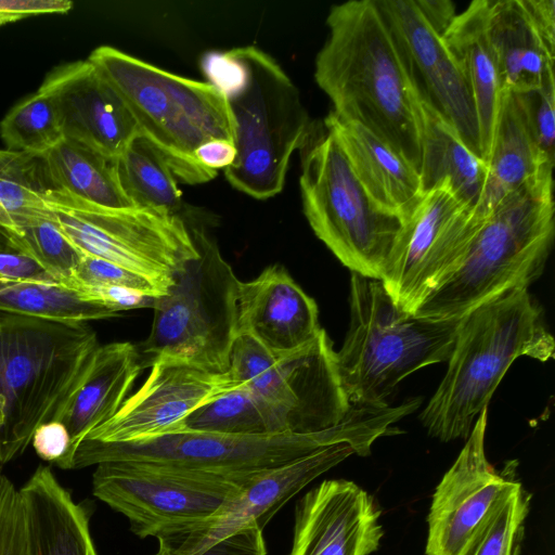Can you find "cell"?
Listing matches in <instances>:
<instances>
[{"instance_id": "cell-26", "label": "cell", "mask_w": 555, "mask_h": 555, "mask_svg": "<svg viewBox=\"0 0 555 555\" xmlns=\"http://www.w3.org/2000/svg\"><path fill=\"white\" fill-rule=\"evenodd\" d=\"M418 100L422 120L420 177L423 193L448 180L456 194L476 209L485 190L488 164L464 144L455 128L420 88Z\"/></svg>"}, {"instance_id": "cell-23", "label": "cell", "mask_w": 555, "mask_h": 555, "mask_svg": "<svg viewBox=\"0 0 555 555\" xmlns=\"http://www.w3.org/2000/svg\"><path fill=\"white\" fill-rule=\"evenodd\" d=\"M489 0H475L455 14L442 39L456 60L473 95L479 128L481 158L488 164L503 88L488 35Z\"/></svg>"}, {"instance_id": "cell-35", "label": "cell", "mask_w": 555, "mask_h": 555, "mask_svg": "<svg viewBox=\"0 0 555 555\" xmlns=\"http://www.w3.org/2000/svg\"><path fill=\"white\" fill-rule=\"evenodd\" d=\"M7 150L43 155L64 137L51 98L38 90L16 104L0 122Z\"/></svg>"}, {"instance_id": "cell-29", "label": "cell", "mask_w": 555, "mask_h": 555, "mask_svg": "<svg viewBox=\"0 0 555 555\" xmlns=\"http://www.w3.org/2000/svg\"><path fill=\"white\" fill-rule=\"evenodd\" d=\"M228 373L254 397L279 411L291 433L311 434L299 401L288 385L281 359L270 353L249 335H237L233 341Z\"/></svg>"}, {"instance_id": "cell-27", "label": "cell", "mask_w": 555, "mask_h": 555, "mask_svg": "<svg viewBox=\"0 0 555 555\" xmlns=\"http://www.w3.org/2000/svg\"><path fill=\"white\" fill-rule=\"evenodd\" d=\"M547 166L554 164L541 153L517 95L504 91L477 214L486 218L502 198Z\"/></svg>"}, {"instance_id": "cell-30", "label": "cell", "mask_w": 555, "mask_h": 555, "mask_svg": "<svg viewBox=\"0 0 555 555\" xmlns=\"http://www.w3.org/2000/svg\"><path fill=\"white\" fill-rule=\"evenodd\" d=\"M50 189L42 155L0 150V231L13 246L20 222L54 216Z\"/></svg>"}, {"instance_id": "cell-32", "label": "cell", "mask_w": 555, "mask_h": 555, "mask_svg": "<svg viewBox=\"0 0 555 555\" xmlns=\"http://www.w3.org/2000/svg\"><path fill=\"white\" fill-rule=\"evenodd\" d=\"M116 170L120 186L132 205L181 215L183 201L177 178L142 134L116 158Z\"/></svg>"}, {"instance_id": "cell-33", "label": "cell", "mask_w": 555, "mask_h": 555, "mask_svg": "<svg viewBox=\"0 0 555 555\" xmlns=\"http://www.w3.org/2000/svg\"><path fill=\"white\" fill-rule=\"evenodd\" d=\"M0 312L63 323L119 315L86 301L76 288L38 281L0 283Z\"/></svg>"}, {"instance_id": "cell-25", "label": "cell", "mask_w": 555, "mask_h": 555, "mask_svg": "<svg viewBox=\"0 0 555 555\" xmlns=\"http://www.w3.org/2000/svg\"><path fill=\"white\" fill-rule=\"evenodd\" d=\"M488 35L503 91L538 89L554 72L555 50L542 37L524 0H489Z\"/></svg>"}, {"instance_id": "cell-1", "label": "cell", "mask_w": 555, "mask_h": 555, "mask_svg": "<svg viewBox=\"0 0 555 555\" xmlns=\"http://www.w3.org/2000/svg\"><path fill=\"white\" fill-rule=\"evenodd\" d=\"M314 79L338 118L364 127L420 172L418 88L406 52L376 0L335 4Z\"/></svg>"}, {"instance_id": "cell-20", "label": "cell", "mask_w": 555, "mask_h": 555, "mask_svg": "<svg viewBox=\"0 0 555 555\" xmlns=\"http://www.w3.org/2000/svg\"><path fill=\"white\" fill-rule=\"evenodd\" d=\"M313 298L284 267H267L256 279L238 283L237 335L255 338L276 358L311 343L321 332Z\"/></svg>"}, {"instance_id": "cell-14", "label": "cell", "mask_w": 555, "mask_h": 555, "mask_svg": "<svg viewBox=\"0 0 555 555\" xmlns=\"http://www.w3.org/2000/svg\"><path fill=\"white\" fill-rule=\"evenodd\" d=\"M150 367L144 384L85 439L121 443L175 433L192 412L242 386L228 372L211 373L170 357L155 358Z\"/></svg>"}, {"instance_id": "cell-16", "label": "cell", "mask_w": 555, "mask_h": 555, "mask_svg": "<svg viewBox=\"0 0 555 555\" xmlns=\"http://www.w3.org/2000/svg\"><path fill=\"white\" fill-rule=\"evenodd\" d=\"M400 39L418 88L455 128L464 144L481 158L479 128L469 86L439 30L416 0H376Z\"/></svg>"}, {"instance_id": "cell-21", "label": "cell", "mask_w": 555, "mask_h": 555, "mask_svg": "<svg viewBox=\"0 0 555 555\" xmlns=\"http://www.w3.org/2000/svg\"><path fill=\"white\" fill-rule=\"evenodd\" d=\"M142 370L137 345L121 341L99 346L83 378L52 420L62 423L69 435V449L55 465L70 469L77 447L117 413Z\"/></svg>"}, {"instance_id": "cell-40", "label": "cell", "mask_w": 555, "mask_h": 555, "mask_svg": "<svg viewBox=\"0 0 555 555\" xmlns=\"http://www.w3.org/2000/svg\"><path fill=\"white\" fill-rule=\"evenodd\" d=\"M262 530L254 521L246 524L191 555H266Z\"/></svg>"}, {"instance_id": "cell-10", "label": "cell", "mask_w": 555, "mask_h": 555, "mask_svg": "<svg viewBox=\"0 0 555 555\" xmlns=\"http://www.w3.org/2000/svg\"><path fill=\"white\" fill-rule=\"evenodd\" d=\"M299 151L302 210L314 234L351 272L382 281L403 221L373 203L323 124Z\"/></svg>"}, {"instance_id": "cell-5", "label": "cell", "mask_w": 555, "mask_h": 555, "mask_svg": "<svg viewBox=\"0 0 555 555\" xmlns=\"http://www.w3.org/2000/svg\"><path fill=\"white\" fill-rule=\"evenodd\" d=\"M398 420L393 406L351 405L340 424L311 434L238 436L183 430L121 443L85 439L74 452L70 469L131 461L217 475L254 474L340 442L366 456L373 442L391 434V425Z\"/></svg>"}, {"instance_id": "cell-42", "label": "cell", "mask_w": 555, "mask_h": 555, "mask_svg": "<svg viewBox=\"0 0 555 555\" xmlns=\"http://www.w3.org/2000/svg\"><path fill=\"white\" fill-rule=\"evenodd\" d=\"M72 8L67 0H0V27L29 16L66 13Z\"/></svg>"}, {"instance_id": "cell-22", "label": "cell", "mask_w": 555, "mask_h": 555, "mask_svg": "<svg viewBox=\"0 0 555 555\" xmlns=\"http://www.w3.org/2000/svg\"><path fill=\"white\" fill-rule=\"evenodd\" d=\"M323 125L373 203L404 222L424 194L418 170L359 124L330 112Z\"/></svg>"}, {"instance_id": "cell-36", "label": "cell", "mask_w": 555, "mask_h": 555, "mask_svg": "<svg viewBox=\"0 0 555 555\" xmlns=\"http://www.w3.org/2000/svg\"><path fill=\"white\" fill-rule=\"evenodd\" d=\"M16 247L35 259L59 284L70 287L83 254L66 237L55 217L16 225Z\"/></svg>"}, {"instance_id": "cell-44", "label": "cell", "mask_w": 555, "mask_h": 555, "mask_svg": "<svg viewBox=\"0 0 555 555\" xmlns=\"http://www.w3.org/2000/svg\"><path fill=\"white\" fill-rule=\"evenodd\" d=\"M195 158L204 167L218 171L220 168L231 166L236 156V149L233 141L214 139L204 142L195 150Z\"/></svg>"}, {"instance_id": "cell-39", "label": "cell", "mask_w": 555, "mask_h": 555, "mask_svg": "<svg viewBox=\"0 0 555 555\" xmlns=\"http://www.w3.org/2000/svg\"><path fill=\"white\" fill-rule=\"evenodd\" d=\"M75 288L80 292L86 301L103 307L116 314L126 310L152 308L155 299L119 286L79 285Z\"/></svg>"}, {"instance_id": "cell-43", "label": "cell", "mask_w": 555, "mask_h": 555, "mask_svg": "<svg viewBox=\"0 0 555 555\" xmlns=\"http://www.w3.org/2000/svg\"><path fill=\"white\" fill-rule=\"evenodd\" d=\"M31 443L42 460L56 464L69 449V435L62 423L52 421L36 429Z\"/></svg>"}, {"instance_id": "cell-8", "label": "cell", "mask_w": 555, "mask_h": 555, "mask_svg": "<svg viewBox=\"0 0 555 555\" xmlns=\"http://www.w3.org/2000/svg\"><path fill=\"white\" fill-rule=\"evenodd\" d=\"M350 324L336 364L353 405L386 406L398 384L448 361L460 319L429 320L401 309L380 280L351 272Z\"/></svg>"}, {"instance_id": "cell-47", "label": "cell", "mask_w": 555, "mask_h": 555, "mask_svg": "<svg viewBox=\"0 0 555 555\" xmlns=\"http://www.w3.org/2000/svg\"><path fill=\"white\" fill-rule=\"evenodd\" d=\"M9 241L7 236L0 231V242Z\"/></svg>"}, {"instance_id": "cell-48", "label": "cell", "mask_w": 555, "mask_h": 555, "mask_svg": "<svg viewBox=\"0 0 555 555\" xmlns=\"http://www.w3.org/2000/svg\"><path fill=\"white\" fill-rule=\"evenodd\" d=\"M4 282H11V281L4 280V279H0V283H4Z\"/></svg>"}, {"instance_id": "cell-2", "label": "cell", "mask_w": 555, "mask_h": 555, "mask_svg": "<svg viewBox=\"0 0 555 555\" xmlns=\"http://www.w3.org/2000/svg\"><path fill=\"white\" fill-rule=\"evenodd\" d=\"M554 352L543 310L528 289L479 305L460 319L448 370L420 415L423 425L444 442L466 439L517 358L546 362Z\"/></svg>"}, {"instance_id": "cell-15", "label": "cell", "mask_w": 555, "mask_h": 555, "mask_svg": "<svg viewBox=\"0 0 555 555\" xmlns=\"http://www.w3.org/2000/svg\"><path fill=\"white\" fill-rule=\"evenodd\" d=\"M352 453L348 443H335L258 473L233 504L218 516L157 537L155 555H191L253 521L263 529L291 498Z\"/></svg>"}, {"instance_id": "cell-6", "label": "cell", "mask_w": 555, "mask_h": 555, "mask_svg": "<svg viewBox=\"0 0 555 555\" xmlns=\"http://www.w3.org/2000/svg\"><path fill=\"white\" fill-rule=\"evenodd\" d=\"M100 344L87 324L0 312V465L27 449L79 385Z\"/></svg>"}, {"instance_id": "cell-28", "label": "cell", "mask_w": 555, "mask_h": 555, "mask_svg": "<svg viewBox=\"0 0 555 555\" xmlns=\"http://www.w3.org/2000/svg\"><path fill=\"white\" fill-rule=\"evenodd\" d=\"M42 160L55 191L100 207L134 206L120 186L114 158L63 138L42 155Z\"/></svg>"}, {"instance_id": "cell-45", "label": "cell", "mask_w": 555, "mask_h": 555, "mask_svg": "<svg viewBox=\"0 0 555 555\" xmlns=\"http://www.w3.org/2000/svg\"><path fill=\"white\" fill-rule=\"evenodd\" d=\"M524 3L548 47L555 50V1L524 0Z\"/></svg>"}, {"instance_id": "cell-46", "label": "cell", "mask_w": 555, "mask_h": 555, "mask_svg": "<svg viewBox=\"0 0 555 555\" xmlns=\"http://www.w3.org/2000/svg\"><path fill=\"white\" fill-rule=\"evenodd\" d=\"M425 16L442 33L455 16L454 4L447 0H416Z\"/></svg>"}, {"instance_id": "cell-18", "label": "cell", "mask_w": 555, "mask_h": 555, "mask_svg": "<svg viewBox=\"0 0 555 555\" xmlns=\"http://www.w3.org/2000/svg\"><path fill=\"white\" fill-rule=\"evenodd\" d=\"M38 90L53 101L64 138L111 158L141 134L119 93L88 59L53 68Z\"/></svg>"}, {"instance_id": "cell-13", "label": "cell", "mask_w": 555, "mask_h": 555, "mask_svg": "<svg viewBox=\"0 0 555 555\" xmlns=\"http://www.w3.org/2000/svg\"><path fill=\"white\" fill-rule=\"evenodd\" d=\"M485 219L448 180L424 192L403 222L382 279L393 301L414 314L420 304L456 269Z\"/></svg>"}, {"instance_id": "cell-17", "label": "cell", "mask_w": 555, "mask_h": 555, "mask_svg": "<svg viewBox=\"0 0 555 555\" xmlns=\"http://www.w3.org/2000/svg\"><path fill=\"white\" fill-rule=\"evenodd\" d=\"M488 408L481 411L467 441L436 488L428 514L426 555H459L477 524L513 479L498 473L485 452Z\"/></svg>"}, {"instance_id": "cell-19", "label": "cell", "mask_w": 555, "mask_h": 555, "mask_svg": "<svg viewBox=\"0 0 555 555\" xmlns=\"http://www.w3.org/2000/svg\"><path fill=\"white\" fill-rule=\"evenodd\" d=\"M374 498L352 481L324 480L297 503L288 555H369L384 534Z\"/></svg>"}, {"instance_id": "cell-3", "label": "cell", "mask_w": 555, "mask_h": 555, "mask_svg": "<svg viewBox=\"0 0 555 555\" xmlns=\"http://www.w3.org/2000/svg\"><path fill=\"white\" fill-rule=\"evenodd\" d=\"M209 68L234 125L236 156L224 169L228 182L256 199L278 195L293 154L314 124L298 88L273 56L255 46L225 51Z\"/></svg>"}, {"instance_id": "cell-24", "label": "cell", "mask_w": 555, "mask_h": 555, "mask_svg": "<svg viewBox=\"0 0 555 555\" xmlns=\"http://www.w3.org/2000/svg\"><path fill=\"white\" fill-rule=\"evenodd\" d=\"M20 491L31 555H98L88 511L73 499L50 466H38Z\"/></svg>"}, {"instance_id": "cell-31", "label": "cell", "mask_w": 555, "mask_h": 555, "mask_svg": "<svg viewBox=\"0 0 555 555\" xmlns=\"http://www.w3.org/2000/svg\"><path fill=\"white\" fill-rule=\"evenodd\" d=\"M183 430L238 436L291 433L287 420L279 411L243 386L192 412L177 429Z\"/></svg>"}, {"instance_id": "cell-7", "label": "cell", "mask_w": 555, "mask_h": 555, "mask_svg": "<svg viewBox=\"0 0 555 555\" xmlns=\"http://www.w3.org/2000/svg\"><path fill=\"white\" fill-rule=\"evenodd\" d=\"M88 60L119 93L140 133L177 180L201 184L217 176L194 153L209 140H234L233 120L220 88L172 74L111 46L98 47Z\"/></svg>"}, {"instance_id": "cell-4", "label": "cell", "mask_w": 555, "mask_h": 555, "mask_svg": "<svg viewBox=\"0 0 555 555\" xmlns=\"http://www.w3.org/2000/svg\"><path fill=\"white\" fill-rule=\"evenodd\" d=\"M553 168L547 166L489 212L456 269L414 315L456 320L479 305L528 287L541 275L555 235Z\"/></svg>"}, {"instance_id": "cell-41", "label": "cell", "mask_w": 555, "mask_h": 555, "mask_svg": "<svg viewBox=\"0 0 555 555\" xmlns=\"http://www.w3.org/2000/svg\"><path fill=\"white\" fill-rule=\"evenodd\" d=\"M0 279L57 283L35 259L9 241L0 242Z\"/></svg>"}, {"instance_id": "cell-37", "label": "cell", "mask_w": 555, "mask_h": 555, "mask_svg": "<svg viewBox=\"0 0 555 555\" xmlns=\"http://www.w3.org/2000/svg\"><path fill=\"white\" fill-rule=\"evenodd\" d=\"M79 285L119 286L151 298H158L167 294L160 286L135 272L108 260L85 254L76 268L70 287L75 288Z\"/></svg>"}, {"instance_id": "cell-38", "label": "cell", "mask_w": 555, "mask_h": 555, "mask_svg": "<svg viewBox=\"0 0 555 555\" xmlns=\"http://www.w3.org/2000/svg\"><path fill=\"white\" fill-rule=\"evenodd\" d=\"M514 93V92H513ZM543 156L554 164L555 77L550 73L540 88L515 93Z\"/></svg>"}, {"instance_id": "cell-34", "label": "cell", "mask_w": 555, "mask_h": 555, "mask_svg": "<svg viewBox=\"0 0 555 555\" xmlns=\"http://www.w3.org/2000/svg\"><path fill=\"white\" fill-rule=\"evenodd\" d=\"M530 494L513 480L475 527L459 555H518Z\"/></svg>"}, {"instance_id": "cell-9", "label": "cell", "mask_w": 555, "mask_h": 555, "mask_svg": "<svg viewBox=\"0 0 555 555\" xmlns=\"http://www.w3.org/2000/svg\"><path fill=\"white\" fill-rule=\"evenodd\" d=\"M198 257L175 278L168 293L154 299L152 328L137 346L142 369L158 357L185 361L211 373H227L237 336L240 280L217 243L189 223Z\"/></svg>"}, {"instance_id": "cell-11", "label": "cell", "mask_w": 555, "mask_h": 555, "mask_svg": "<svg viewBox=\"0 0 555 555\" xmlns=\"http://www.w3.org/2000/svg\"><path fill=\"white\" fill-rule=\"evenodd\" d=\"M48 205L66 237L85 255L135 272L167 293L198 257L183 216L160 208H106L53 190Z\"/></svg>"}, {"instance_id": "cell-12", "label": "cell", "mask_w": 555, "mask_h": 555, "mask_svg": "<svg viewBox=\"0 0 555 555\" xmlns=\"http://www.w3.org/2000/svg\"><path fill=\"white\" fill-rule=\"evenodd\" d=\"M257 474L228 476L144 462H103L92 474V493L126 516L135 535L157 538L218 516Z\"/></svg>"}]
</instances>
